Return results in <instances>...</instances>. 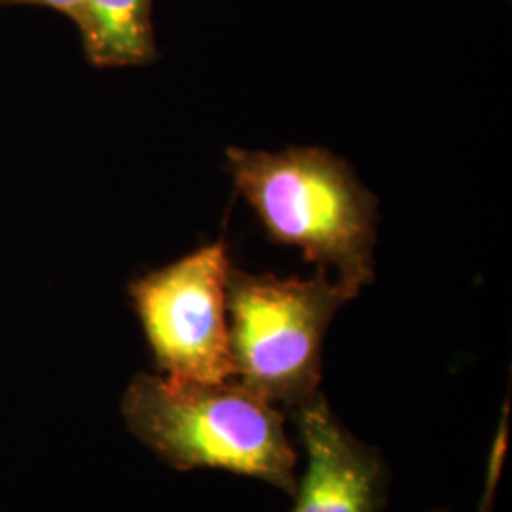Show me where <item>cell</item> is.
Segmentation results:
<instances>
[{"mask_svg":"<svg viewBox=\"0 0 512 512\" xmlns=\"http://www.w3.org/2000/svg\"><path fill=\"white\" fill-rule=\"evenodd\" d=\"M154 0H82L73 21L95 67H139L156 59Z\"/></svg>","mask_w":512,"mask_h":512,"instance_id":"cell-6","label":"cell"},{"mask_svg":"<svg viewBox=\"0 0 512 512\" xmlns=\"http://www.w3.org/2000/svg\"><path fill=\"white\" fill-rule=\"evenodd\" d=\"M437 512H442V511H437Z\"/></svg>","mask_w":512,"mask_h":512,"instance_id":"cell-8","label":"cell"},{"mask_svg":"<svg viewBox=\"0 0 512 512\" xmlns=\"http://www.w3.org/2000/svg\"><path fill=\"white\" fill-rule=\"evenodd\" d=\"M129 433L177 471L224 469L296 490V452L285 414L251 387L137 374L122 397Z\"/></svg>","mask_w":512,"mask_h":512,"instance_id":"cell-1","label":"cell"},{"mask_svg":"<svg viewBox=\"0 0 512 512\" xmlns=\"http://www.w3.org/2000/svg\"><path fill=\"white\" fill-rule=\"evenodd\" d=\"M230 268L219 241L129 285L158 374L200 384L236 378L226 315Z\"/></svg>","mask_w":512,"mask_h":512,"instance_id":"cell-4","label":"cell"},{"mask_svg":"<svg viewBox=\"0 0 512 512\" xmlns=\"http://www.w3.org/2000/svg\"><path fill=\"white\" fill-rule=\"evenodd\" d=\"M228 167L268 236L361 287L374 277L376 200L344 160L317 147L228 148Z\"/></svg>","mask_w":512,"mask_h":512,"instance_id":"cell-2","label":"cell"},{"mask_svg":"<svg viewBox=\"0 0 512 512\" xmlns=\"http://www.w3.org/2000/svg\"><path fill=\"white\" fill-rule=\"evenodd\" d=\"M357 294L323 268L310 279L230 268L226 315L234 376L283 412L310 401L321 393L330 321Z\"/></svg>","mask_w":512,"mask_h":512,"instance_id":"cell-3","label":"cell"},{"mask_svg":"<svg viewBox=\"0 0 512 512\" xmlns=\"http://www.w3.org/2000/svg\"><path fill=\"white\" fill-rule=\"evenodd\" d=\"M0 4H31V6H44L57 12H63L65 16L73 18L76 10L80 8L82 0H0Z\"/></svg>","mask_w":512,"mask_h":512,"instance_id":"cell-7","label":"cell"},{"mask_svg":"<svg viewBox=\"0 0 512 512\" xmlns=\"http://www.w3.org/2000/svg\"><path fill=\"white\" fill-rule=\"evenodd\" d=\"M291 416L308 456L291 512L382 511L389 488L382 454L349 433L323 393L296 406Z\"/></svg>","mask_w":512,"mask_h":512,"instance_id":"cell-5","label":"cell"}]
</instances>
